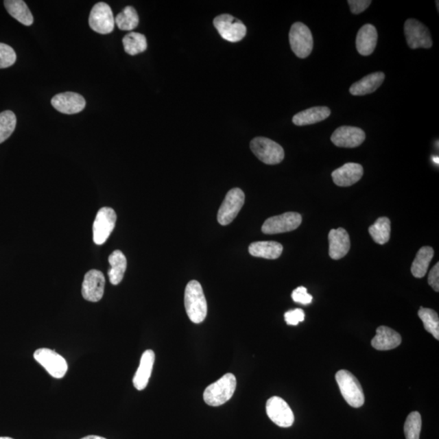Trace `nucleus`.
I'll return each instance as SVG.
<instances>
[{
	"label": "nucleus",
	"instance_id": "obj_36",
	"mask_svg": "<svg viewBox=\"0 0 439 439\" xmlns=\"http://www.w3.org/2000/svg\"><path fill=\"white\" fill-rule=\"evenodd\" d=\"M292 296L293 300L298 302V304L307 305L311 304V301H313V296L307 293V288L304 287L296 288L295 291H293Z\"/></svg>",
	"mask_w": 439,
	"mask_h": 439
},
{
	"label": "nucleus",
	"instance_id": "obj_21",
	"mask_svg": "<svg viewBox=\"0 0 439 439\" xmlns=\"http://www.w3.org/2000/svg\"><path fill=\"white\" fill-rule=\"evenodd\" d=\"M377 32L375 26L366 24L359 30L357 36V49L359 54L370 56L375 51L377 43Z\"/></svg>",
	"mask_w": 439,
	"mask_h": 439
},
{
	"label": "nucleus",
	"instance_id": "obj_23",
	"mask_svg": "<svg viewBox=\"0 0 439 439\" xmlns=\"http://www.w3.org/2000/svg\"><path fill=\"white\" fill-rule=\"evenodd\" d=\"M249 253L254 257L276 260L283 251V245L274 241H256L249 246Z\"/></svg>",
	"mask_w": 439,
	"mask_h": 439
},
{
	"label": "nucleus",
	"instance_id": "obj_30",
	"mask_svg": "<svg viewBox=\"0 0 439 439\" xmlns=\"http://www.w3.org/2000/svg\"><path fill=\"white\" fill-rule=\"evenodd\" d=\"M139 23L138 12L131 6H127L116 16L115 24L117 27L125 32H131Z\"/></svg>",
	"mask_w": 439,
	"mask_h": 439
},
{
	"label": "nucleus",
	"instance_id": "obj_9",
	"mask_svg": "<svg viewBox=\"0 0 439 439\" xmlns=\"http://www.w3.org/2000/svg\"><path fill=\"white\" fill-rule=\"evenodd\" d=\"M301 223L302 217L300 213H285L279 216L267 219L263 224L261 230L265 235L282 234V233L296 230Z\"/></svg>",
	"mask_w": 439,
	"mask_h": 439
},
{
	"label": "nucleus",
	"instance_id": "obj_25",
	"mask_svg": "<svg viewBox=\"0 0 439 439\" xmlns=\"http://www.w3.org/2000/svg\"><path fill=\"white\" fill-rule=\"evenodd\" d=\"M111 269L108 271L110 283L114 285L119 284L126 273L127 261L124 254L119 250L114 251L108 258Z\"/></svg>",
	"mask_w": 439,
	"mask_h": 439
},
{
	"label": "nucleus",
	"instance_id": "obj_8",
	"mask_svg": "<svg viewBox=\"0 0 439 439\" xmlns=\"http://www.w3.org/2000/svg\"><path fill=\"white\" fill-rule=\"evenodd\" d=\"M245 195L239 188L232 189L224 200L218 211L217 221L222 226L229 225L240 212L244 204Z\"/></svg>",
	"mask_w": 439,
	"mask_h": 439
},
{
	"label": "nucleus",
	"instance_id": "obj_35",
	"mask_svg": "<svg viewBox=\"0 0 439 439\" xmlns=\"http://www.w3.org/2000/svg\"><path fill=\"white\" fill-rule=\"evenodd\" d=\"M305 318V311L300 309L288 311L285 313V320L289 326H297L298 323L304 322Z\"/></svg>",
	"mask_w": 439,
	"mask_h": 439
},
{
	"label": "nucleus",
	"instance_id": "obj_6",
	"mask_svg": "<svg viewBox=\"0 0 439 439\" xmlns=\"http://www.w3.org/2000/svg\"><path fill=\"white\" fill-rule=\"evenodd\" d=\"M34 357L55 379H63L68 371L66 359L54 350L38 349L35 351Z\"/></svg>",
	"mask_w": 439,
	"mask_h": 439
},
{
	"label": "nucleus",
	"instance_id": "obj_5",
	"mask_svg": "<svg viewBox=\"0 0 439 439\" xmlns=\"http://www.w3.org/2000/svg\"><path fill=\"white\" fill-rule=\"evenodd\" d=\"M250 147L254 155L266 165H278L284 160L285 152L282 146L270 139L254 138Z\"/></svg>",
	"mask_w": 439,
	"mask_h": 439
},
{
	"label": "nucleus",
	"instance_id": "obj_1",
	"mask_svg": "<svg viewBox=\"0 0 439 439\" xmlns=\"http://www.w3.org/2000/svg\"><path fill=\"white\" fill-rule=\"evenodd\" d=\"M185 307L187 316L193 323L200 324L207 317V300H206L202 285L197 281H191L187 285Z\"/></svg>",
	"mask_w": 439,
	"mask_h": 439
},
{
	"label": "nucleus",
	"instance_id": "obj_20",
	"mask_svg": "<svg viewBox=\"0 0 439 439\" xmlns=\"http://www.w3.org/2000/svg\"><path fill=\"white\" fill-rule=\"evenodd\" d=\"M377 335L373 337L371 344L377 350L388 351L398 348L401 344V335L388 327L377 329Z\"/></svg>",
	"mask_w": 439,
	"mask_h": 439
},
{
	"label": "nucleus",
	"instance_id": "obj_2",
	"mask_svg": "<svg viewBox=\"0 0 439 439\" xmlns=\"http://www.w3.org/2000/svg\"><path fill=\"white\" fill-rule=\"evenodd\" d=\"M237 386L236 377L232 373H226L222 379L215 381L205 389L204 399L209 406L224 405L234 395Z\"/></svg>",
	"mask_w": 439,
	"mask_h": 439
},
{
	"label": "nucleus",
	"instance_id": "obj_3",
	"mask_svg": "<svg viewBox=\"0 0 439 439\" xmlns=\"http://www.w3.org/2000/svg\"><path fill=\"white\" fill-rule=\"evenodd\" d=\"M336 381L342 397L353 407H361L364 403V394L361 383L353 373L340 370L336 373Z\"/></svg>",
	"mask_w": 439,
	"mask_h": 439
},
{
	"label": "nucleus",
	"instance_id": "obj_22",
	"mask_svg": "<svg viewBox=\"0 0 439 439\" xmlns=\"http://www.w3.org/2000/svg\"><path fill=\"white\" fill-rule=\"evenodd\" d=\"M384 80L385 74L383 72L368 74L350 87V93L355 96L373 93L383 84Z\"/></svg>",
	"mask_w": 439,
	"mask_h": 439
},
{
	"label": "nucleus",
	"instance_id": "obj_41",
	"mask_svg": "<svg viewBox=\"0 0 439 439\" xmlns=\"http://www.w3.org/2000/svg\"><path fill=\"white\" fill-rule=\"evenodd\" d=\"M0 439H13V438L10 437H0Z\"/></svg>",
	"mask_w": 439,
	"mask_h": 439
},
{
	"label": "nucleus",
	"instance_id": "obj_34",
	"mask_svg": "<svg viewBox=\"0 0 439 439\" xmlns=\"http://www.w3.org/2000/svg\"><path fill=\"white\" fill-rule=\"evenodd\" d=\"M16 54L10 45L0 43V69H6L15 64Z\"/></svg>",
	"mask_w": 439,
	"mask_h": 439
},
{
	"label": "nucleus",
	"instance_id": "obj_40",
	"mask_svg": "<svg viewBox=\"0 0 439 439\" xmlns=\"http://www.w3.org/2000/svg\"><path fill=\"white\" fill-rule=\"evenodd\" d=\"M434 161L436 162V163L438 164V157H434Z\"/></svg>",
	"mask_w": 439,
	"mask_h": 439
},
{
	"label": "nucleus",
	"instance_id": "obj_31",
	"mask_svg": "<svg viewBox=\"0 0 439 439\" xmlns=\"http://www.w3.org/2000/svg\"><path fill=\"white\" fill-rule=\"evenodd\" d=\"M418 316L424 324L427 331L431 333L437 340H439V318L436 311L420 307Z\"/></svg>",
	"mask_w": 439,
	"mask_h": 439
},
{
	"label": "nucleus",
	"instance_id": "obj_29",
	"mask_svg": "<svg viewBox=\"0 0 439 439\" xmlns=\"http://www.w3.org/2000/svg\"><path fill=\"white\" fill-rule=\"evenodd\" d=\"M390 221L388 217H380L370 227L368 232L375 243L384 245L390 238Z\"/></svg>",
	"mask_w": 439,
	"mask_h": 439
},
{
	"label": "nucleus",
	"instance_id": "obj_12",
	"mask_svg": "<svg viewBox=\"0 0 439 439\" xmlns=\"http://www.w3.org/2000/svg\"><path fill=\"white\" fill-rule=\"evenodd\" d=\"M405 34L408 47L412 49L430 48L433 45L431 35L423 23L416 19H408L405 24Z\"/></svg>",
	"mask_w": 439,
	"mask_h": 439
},
{
	"label": "nucleus",
	"instance_id": "obj_18",
	"mask_svg": "<svg viewBox=\"0 0 439 439\" xmlns=\"http://www.w3.org/2000/svg\"><path fill=\"white\" fill-rule=\"evenodd\" d=\"M364 169L361 165L346 163L332 173L333 182L337 186L346 187L354 185L361 179Z\"/></svg>",
	"mask_w": 439,
	"mask_h": 439
},
{
	"label": "nucleus",
	"instance_id": "obj_24",
	"mask_svg": "<svg viewBox=\"0 0 439 439\" xmlns=\"http://www.w3.org/2000/svg\"><path fill=\"white\" fill-rule=\"evenodd\" d=\"M331 113V109L327 107L310 108L296 114L292 121L298 126L313 125L327 119Z\"/></svg>",
	"mask_w": 439,
	"mask_h": 439
},
{
	"label": "nucleus",
	"instance_id": "obj_37",
	"mask_svg": "<svg viewBox=\"0 0 439 439\" xmlns=\"http://www.w3.org/2000/svg\"><path fill=\"white\" fill-rule=\"evenodd\" d=\"M348 3L351 12L353 14H359V13L366 11L370 6L372 1L370 0H348Z\"/></svg>",
	"mask_w": 439,
	"mask_h": 439
},
{
	"label": "nucleus",
	"instance_id": "obj_4",
	"mask_svg": "<svg viewBox=\"0 0 439 439\" xmlns=\"http://www.w3.org/2000/svg\"><path fill=\"white\" fill-rule=\"evenodd\" d=\"M292 50L298 58L309 56L313 49V37L309 27L302 22L293 24L289 33Z\"/></svg>",
	"mask_w": 439,
	"mask_h": 439
},
{
	"label": "nucleus",
	"instance_id": "obj_16",
	"mask_svg": "<svg viewBox=\"0 0 439 439\" xmlns=\"http://www.w3.org/2000/svg\"><path fill=\"white\" fill-rule=\"evenodd\" d=\"M51 105L57 111L72 115L81 112L86 107V100L81 95L73 92L58 94L51 99Z\"/></svg>",
	"mask_w": 439,
	"mask_h": 439
},
{
	"label": "nucleus",
	"instance_id": "obj_14",
	"mask_svg": "<svg viewBox=\"0 0 439 439\" xmlns=\"http://www.w3.org/2000/svg\"><path fill=\"white\" fill-rule=\"evenodd\" d=\"M105 278L102 272L91 270L88 271L83 280L82 294L86 300L99 302L104 296Z\"/></svg>",
	"mask_w": 439,
	"mask_h": 439
},
{
	"label": "nucleus",
	"instance_id": "obj_10",
	"mask_svg": "<svg viewBox=\"0 0 439 439\" xmlns=\"http://www.w3.org/2000/svg\"><path fill=\"white\" fill-rule=\"evenodd\" d=\"M90 27L101 34L112 33L115 26V19L108 3L100 2L92 8L89 17Z\"/></svg>",
	"mask_w": 439,
	"mask_h": 439
},
{
	"label": "nucleus",
	"instance_id": "obj_7",
	"mask_svg": "<svg viewBox=\"0 0 439 439\" xmlns=\"http://www.w3.org/2000/svg\"><path fill=\"white\" fill-rule=\"evenodd\" d=\"M213 25L220 35L230 43H238L247 34V27L243 22L229 14L217 16Z\"/></svg>",
	"mask_w": 439,
	"mask_h": 439
},
{
	"label": "nucleus",
	"instance_id": "obj_32",
	"mask_svg": "<svg viewBox=\"0 0 439 439\" xmlns=\"http://www.w3.org/2000/svg\"><path fill=\"white\" fill-rule=\"evenodd\" d=\"M16 126V117L14 112L4 111L0 113V143L6 141L14 132Z\"/></svg>",
	"mask_w": 439,
	"mask_h": 439
},
{
	"label": "nucleus",
	"instance_id": "obj_17",
	"mask_svg": "<svg viewBox=\"0 0 439 439\" xmlns=\"http://www.w3.org/2000/svg\"><path fill=\"white\" fill-rule=\"evenodd\" d=\"M329 254L333 260H340L350 251L351 241L348 233L344 228L331 230L329 233Z\"/></svg>",
	"mask_w": 439,
	"mask_h": 439
},
{
	"label": "nucleus",
	"instance_id": "obj_28",
	"mask_svg": "<svg viewBox=\"0 0 439 439\" xmlns=\"http://www.w3.org/2000/svg\"><path fill=\"white\" fill-rule=\"evenodd\" d=\"M125 51L130 56H136L147 50V41L143 34L131 32L122 39Z\"/></svg>",
	"mask_w": 439,
	"mask_h": 439
},
{
	"label": "nucleus",
	"instance_id": "obj_33",
	"mask_svg": "<svg viewBox=\"0 0 439 439\" xmlns=\"http://www.w3.org/2000/svg\"><path fill=\"white\" fill-rule=\"evenodd\" d=\"M421 425L423 421L418 412H414L408 415L405 425L406 439H420Z\"/></svg>",
	"mask_w": 439,
	"mask_h": 439
},
{
	"label": "nucleus",
	"instance_id": "obj_19",
	"mask_svg": "<svg viewBox=\"0 0 439 439\" xmlns=\"http://www.w3.org/2000/svg\"><path fill=\"white\" fill-rule=\"evenodd\" d=\"M154 363H155L154 351L152 350L145 351L133 379L134 388L138 390H143L147 388L152 376Z\"/></svg>",
	"mask_w": 439,
	"mask_h": 439
},
{
	"label": "nucleus",
	"instance_id": "obj_38",
	"mask_svg": "<svg viewBox=\"0 0 439 439\" xmlns=\"http://www.w3.org/2000/svg\"><path fill=\"white\" fill-rule=\"evenodd\" d=\"M428 283L434 291L436 292H439V263H437L436 265L432 268V270H430Z\"/></svg>",
	"mask_w": 439,
	"mask_h": 439
},
{
	"label": "nucleus",
	"instance_id": "obj_11",
	"mask_svg": "<svg viewBox=\"0 0 439 439\" xmlns=\"http://www.w3.org/2000/svg\"><path fill=\"white\" fill-rule=\"evenodd\" d=\"M117 214L111 208L99 210L93 224V239L95 244L102 245L108 240L115 228Z\"/></svg>",
	"mask_w": 439,
	"mask_h": 439
},
{
	"label": "nucleus",
	"instance_id": "obj_39",
	"mask_svg": "<svg viewBox=\"0 0 439 439\" xmlns=\"http://www.w3.org/2000/svg\"><path fill=\"white\" fill-rule=\"evenodd\" d=\"M82 439H107L103 437L97 436H89L82 438Z\"/></svg>",
	"mask_w": 439,
	"mask_h": 439
},
{
	"label": "nucleus",
	"instance_id": "obj_15",
	"mask_svg": "<svg viewBox=\"0 0 439 439\" xmlns=\"http://www.w3.org/2000/svg\"><path fill=\"white\" fill-rule=\"evenodd\" d=\"M366 138L364 131L358 127L341 126L333 132L331 141L339 147L355 148L361 146Z\"/></svg>",
	"mask_w": 439,
	"mask_h": 439
},
{
	"label": "nucleus",
	"instance_id": "obj_27",
	"mask_svg": "<svg viewBox=\"0 0 439 439\" xmlns=\"http://www.w3.org/2000/svg\"><path fill=\"white\" fill-rule=\"evenodd\" d=\"M434 251L431 247L421 248L412 262L411 271L416 278H423L427 274L430 262L434 257Z\"/></svg>",
	"mask_w": 439,
	"mask_h": 439
},
{
	"label": "nucleus",
	"instance_id": "obj_13",
	"mask_svg": "<svg viewBox=\"0 0 439 439\" xmlns=\"http://www.w3.org/2000/svg\"><path fill=\"white\" fill-rule=\"evenodd\" d=\"M266 412L270 419L280 427H291L295 421L292 408L282 398L274 396L266 403Z\"/></svg>",
	"mask_w": 439,
	"mask_h": 439
},
{
	"label": "nucleus",
	"instance_id": "obj_26",
	"mask_svg": "<svg viewBox=\"0 0 439 439\" xmlns=\"http://www.w3.org/2000/svg\"><path fill=\"white\" fill-rule=\"evenodd\" d=\"M4 6L8 13L22 25L29 26L33 24L34 16L27 5L22 0H6Z\"/></svg>",
	"mask_w": 439,
	"mask_h": 439
}]
</instances>
